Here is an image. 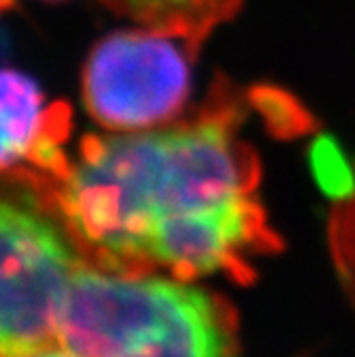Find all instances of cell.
<instances>
[{
  "mask_svg": "<svg viewBox=\"0 0 355 357\" xmlns=\"http://www.w3.org/2000/svg\"><path fill=\"white\" fill-rule=\"evenodd\" d=\"M248 103L266 118L270 131L276 135H298L312 128L310 114L298 105L296 96L278 88L259 86L248 90Z\"/></svg>",
  "mask_w": 355,
  "mask_h": 357,
  "instance_id": "ba28073f",
  "label": "cell"
},
{
  "mask_svg": "<svg viewBox=\"0 0 355 357\" xmlns=\"http://www.w3.org/2000/svg\"><path fill=\"white\" fill-rule=\"evenodd\" d=\"M246 105L218 75L208 99L174 124L84 137L47 199L82 261L178 280L255 278L280 240L259 199V154L240 137Z\"/></svg>",
  "mask_w": 355,
  "mask_h": 357,
  "instance_id": "6da1fadb",
  "label": "cell"
},
{
  "mask_svg": "<svg viewBox=\"0 0 355 357\" xmlns=\"http://www.w3.org/2000/svg\"><path fill=\"white\" fill-rule=\"evenodd\" d=\"M58 342L80 357H238V314L190 280L82 264L64 298Z\"/></svg>",
  "mask_w": 355,
  "mask_h": 357,
  "instance_id": "7a4b0ae2",
  "label": "cell"
},
{
  "mask_svg": "<svg viewBox=\"0 0 355 357\" xmlns=\"http://www.w3.org/2000/svg\"><path fill=\"white\" fill-rule=\"evenodd\" d=\"M0 357H80L67 347H62L58 340L37 344V347H26V349H9L0 351Z\"/></svg>",
  "mask_w": 355,
  "mask_h": 357,
  "instance_id": "9c48e42d",
  "label": "cell"
},
{
  "mask_svg": "<svg viewBox=\"0 0 355 357\" xmlns=\"http://www.w3.org/2000/svg\"><path fill=\"white\" fill-rule=\"evenodd\" d=\"M67 231L28 186L0 178V347L58 340V321L82 266Z\"/></svg>",
  "mask_w": 355,
  "mask_h": 357,
  "instance_id": "3957f363",
  "label": "cell"
},
{
  "mask_svg": "<svg viewBox=\"0 0 355 357\" xmlns=\"http://www.w3.org/2000/svg\"><path fill=\"white\" fill-rule=\"evenodd\" d=\"M15 5V0H0V13H5L7 9H11Z\"/></svg>",
  "mask_w": 355,
  "mask_h": 357,
  "instance_id": "30bf717a",
  "label": "cell"
},
{
  "mask_svg": "<svg viewBox=\"0 0 355 357\" xmlns=\"http://www.w3.org/2000/svg\"><path fill=\"white\" fill-rule=\"evenodd\" d=\"M328 242L338 280L342 282L349 300L355 304V174L332 208Z\"/></svg>",
  "mask_w": 355,
  "mask_h": 357,
  "instance_id": "52a82bcc",
  "label": "cell"
},
{
  "mask_svg": "<svg viewBox=\"0 0 355 357\" xmlns=\"http://www.w3.org/2000/svg\"><path fill=\"white\" fill-rule=\"evenodd\" d=\"M71 133L69 103H50L32 77L0 67V178L28 186L47 204L71 167Z\"/></svg>",
  "mask_w": 355,
  "mask_h": 357,
  "instance_id": "5b68a950",
  "label": "cell"
},
{
  "mask_svg": "<svg viewBox=\"0 0 355 357\" xmlns=\"http://www.w3.org/2000/svg\"><path fill=\"white\" fill-rule=\"evenodd\" d=\"M192 52L156 30H118L96 41L82 73L88 114L109 131L174 124L190 96Z\"/></svg>",
  "mask_w": 355,
  "mask_h": 357,
  "instance_id": "277c9868",
  "label": "cell"
},
{
  "mask_svg": "<svg viewBox=\"0 0 355 357\" xmlns=\"http://www.w3.org/2000/svg\"><path fill=\"white\" fill-rule=\"evenodd\" d=\"M45 3H62V0H45Z\"/></svg>",
  "mask_w": 355,
  "mask_h": 357,
  "instance_id": "8fae6325",
  "label": "cell"
},
{
  "mask_svg": "<svg viewBox=\"0 0 355 357\" xmlns=\"http://www.w3.org/2000/svg\"><path fill=\"white\" fill-rule=\"evenodd\" d=\"M242 3L244 0H103L114 13L184 41L195 56L214 28L232 20Z\"/></svg>",
  "mask_w": 355,
  "mask_h": 357,
  "instance_id": "8992f818",
  "label": "cell"
},
{
  "mask_svg": "<svg viewBox=\"0 0 355 357\" xmlns=\"http://www.w3.org/2000/svg\"><path fill=\"white\" fill-rule=\"evenodd\" d=\"M0 351H3V347H0Z\"/></svg>",
  "mask_w": 355,
  "mask_h": 357,
  "instance_id": "7c38bea8",
  "label": "cell"
}]
</instances>
